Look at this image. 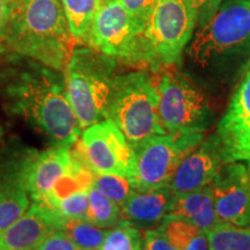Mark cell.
<instances>
[{
    "label": "cell",
    "instance_id": "1",
    "mask_svg": "<svg viewBox=\"0 0 250 250\" xmlns=\"http://www.w3.org/2000/svg\"><path fill=\"white\" fill-rule=\"evenodd\" d=\"M0 103L51 146H73L81 127L67 99L64 71L0 48Z\"/></svg>",
    "mask_w": 250,
    "mask_h": 250
},
{
    "label": "cell",
    "instance_id": "2",
    "mask_svg": "<svg viewBox=\"0 0 250 250\" xmlns=\"http://www.w3.org/2000/svg\"><path fill=\"white\" fill-rule=\"evenodd\" d=\"M62 0H13L0 48L64 71L73 49Z\"/></svg>",
    "mask_w": 250,
    "mask_h": 250
},
{
    "label": "cell",
    "instance_id": "3",
    "mask_svg": "<svg viewBox=\"0 0 250 250\" xmlns=\"http://www.w3.org/2000/svg\"><path fill=\"white\" fill-rule=\"evenodd\" d=\"M116 58L90 46L72 49L64 76L70 105L81 130L107 118Z\"/></svg>",
    "mask_w": 250,
    "mask_h": 250
},
{
    "label": "cell",
    "instance_id": "4",
    "mask_svg": "<svg viewBox=\"0 0 250 250\" xmlns=\"http://www.w3.org/2000/svg\"><path fill=\"white\" fill-rule=\"evenodd\" d=\"M107 118L134 147L149 137L167 133L159 117L158 86L146 72L115 77Z\"/></svg>",
    "mask_w": 250,
    "mask_h": 250
},
{
    "label": "cell",
    "instance_id": "5",
    "mask_svg": "<svg viewBox=\"0 0 250 250\" xmlns=\"http://www.w3.org/2000/svg\"><path fill=\"white\" fill-rule=\"evenodd\" d=\"M26 186L31 203L52 210L68 193L90 189L93 173L77 158L72 146H51L31 156L26 169Z\"/></svg>",
    "mask_w": 250,
    "mask_h": 250
},
{
    "label": "cell",
    "instance_id": "6",
    "mask_svg": "<svg viewBox=\"0 0 250 250\" xmlns=\"http://www.w3.org/2000/svg\"><path fill=\"white\" fill-rule=\"evenodd\" d=\"M195 27L184 0H156L140 37V64L156 70L179 62Z\"/></svg>",
    "mask_w": 250,
    "mask_h": 250
},
{
    "label": "cell",
    "instance_id": "7",
    "mask_svg": "<svg viewBox=\"0 0 250 250\" xmlns=\"http://www.w3.org/2000/svg\"><path fill=\"white\" fill-rule=\"evenodd\" d=\"M189 57L206 67L236 55H250V1L229 0L219 7L208 23L199 28Z\"/></svg>",
    "mask_w": 250,
    "mask_h": 250
},
{
    "label": "cell",
    "instance_id": "8",
    "mask_svg": "<svg viewBox=\"0 0 250 250\" xmlns=\"http://www.w3.org/2000/svg\"><path fill=\"white\" fill-rule=\"evenodd\" d=\"M204 139L201 131L155 134L134 146L136 183L138 190L169 186L184 159Z\"/></svg>",
    "mask_w": 250,
    "mask_h": 250
},
{
    "label": "cell",
    "instance_id": "9",
    "mask_svg": "<svg viewBox=\"0 0 250 250\" xmlns=\"http://www.w3.org/2000/svg\"><path fill=\"white\" fill-rule=\"evenodd\" d=\"M73 153L93 174L136 176L133 147L123 132L109 118L81 131Z\"/></svg>",
    "mask_w": 250,
    "mask_h": 250
},
{
    "label": "cell",
    "instance_id": "10",
    "mask_svg": "<svg viewBox=\"0 0 250 250\" xmlns=\"http://www.w3.org/2000/svg\"><path fill=\"white\" fill-rule=\"evenodd\" d=\"M143 30L121 0H109L99 8L83 44L127 64H140Z\"/></svg>",
    "mask_w": 250,
    "mask_h": 250
},
{
    "label": "cell",
    "instance_id": "11",
    "mask_svg": "<svg viewBox=\"0 0 250 250\" xmlns=\"http://www.w3.org/2000/svg\"><path fill=\"white\" fill-rule=\"evenodd\" d=\"M159 93V117L167 133L177 131L204 132L210 111L204 95L179 74L165 73L156 83Z\"/></svg>",
    "mask_w": 250,
    "mask_h": 250
},
{
    "label": "cell",
    "instance_id": "12",
    "mask_svg": "<svg viewBox=\"0 0 250 250\" xmlns=\"http://www.w3.org/2000/svg\"><path fill=\"white\" fill-rule=\"evenodd\" d=\"M213 139L226 164L241 162L250 171V62Z\"/></svg>",
    "mask_w": 250,
    "mask_h": 250
},
{
    "label": "cell",
    "instance_id": "13",
    "mask_svg": "<svg viewBox=\"0 0 250 250\" xmlns=\"http://www.w3.org/2000/svg\"><path fill=\"white\" fill-rule=\"evenodd\" d=\"M221 223L250 226V171L241 162L226 164L211 184Z\"/></svg>",
    "mask_w": 250,
    "mask_h": 250
},
{
    "label": "cell",
    "instance_id": "14",
    "mask_svg": "<svg viewBox=\"0 0 250 250\" xmlns=\"http://www.w3.org/2000/svg\"><path fill=\"white\" fill-rule=\"evenodd\" d=\"M225 165L214 139L202 142L184 159L168 188L173 193H183L210 187Z\"/></svg>",
    "mask_w": 250,
    "mask_h": 250
},
{
    "label": "cell",
    "instance_id": "15",
    "mask_svg": "<svg viewBox=\"0 0 250 250\" xmlns=\"http://www.w3.org/2000/svg\"><path fill=\"white\" fill-rule=\"evenodd\" d=\"M62 221L45 206L31 203L15 223L0 232V250H35L49 234L59 230Z\"/></svg>",
    "mask_w": 250,
    "mask_h": 250
},
{
    "label": "cell",
    "instance_id": "16",
    "mask_svg": "<svg viewBox=\"0 0 250 250\" xmlns=\"http://www.w3.org/2000/svg\"><path fill=\"white\" fill-rule=\"evenodd\" d=\"M171 198L173 192L168 187L137 190L121 206V219L139 229L160 226L169 208Z\"/></svg>",
    "mask_w": 250,
    "mask_h": 250
},
{
    "label": "cell",
    "instance_id": "17",
    "mask_svg": "<svg viewBox=\"0 0 250 250\" xmlns=\"http://www.w3.org/2000/svg\"><path fill=\"white\" fill-rule=\"evenodd\" d=\"M166 220L186 221L199 227L206 233L217 226L221 221L215 213L211 186L196 191L173 193L164 221Z\"/></svg>",
    "mask_w": 250,
    "mask_h": 250
},
{
    "label": "cell",
    "instance_id": "18",
    "mask_svg": "<svg viewBox=\"0 0 250 250\" xmlns=\"http://www.w3.org/2000/svg\"><path fill=\"white\" fill-rule=\"evenodd\" d=\"M27 166L9 177L0 193V232L22 217L31 204L26 186Z\"/></svg>",
    "mask_w": 250,
    "mask_h": 250
},
{
    "label": "cell",
    "instance_id": "19",
    "mask_svg": "<svg viewBox=\"0 0 250 250\" xmlns=\"http://www.w3.org/2000/svg\"><path fill=\"white\" fill-rule=\"evenodd\" d=\"M62 4L72 39L83 44L102 0H62Z\"/></svg>",
    "mask_w": 250,
    "mask_h": 250
},
{
    "label": "cell",
    "instance_id": "20",
    "mask_svg": "<svg viewBox=\"0 0 250 250\" xmlns=\"http://www.w3.org/2000/svg\"><path fill=\"white\" fill-rule=\"evenodd\" d=\"M176 250H210L208 233L182 220H166L158 227Z\"/></svg>",
    "mask_w": 250,
    "mask_h": 250
},
{
    "label": "cell",
    "instance_id": "21",
    "mask_svg": "<svg viewBox=\"0 0 250 250\" xmlns=\"http://www.w3.org/2000/svg\"><path fill=\"white\" fill-rule=\"evenodd\" d=\"M210 250H250V226L219 223L208 232Z\"/></svg>",
    "mask_w": 250,
    "mask_h": 250
},
{
    "label": "cell",
    "instance_id": "22",
    "mask_svg": "<svg viewBox=\"0 0 250 250\" xmlns=\"http://www.w3.org/2000/svg\"><path fill=\"white\" fill-rule=\"evenodd\" d=\"M86 220L100 228H111L121 221V208L92 186L88 191V212Z\"/></svg>",
    "mask_w": 250,
    "mask_h": 250
},
{
    "label": "cell",
    "instance_id": "23",
    "mask_svg": "<svg viewBox=\"0 0 250 250\" xmlns=\"http://www.w3.org/2000/svg\"><path fill=\"white\" fill-rule=\"evenodd\" d=\"M59 230L66 234L80 250H99L108 232L87 220H66Z\"/></svg>",
    "mask_w": 250,
    "mask_h": 250
},
{
    "label": "cell",
    "instance_id": "24",
    "mask_svg": "<svg viewBox=\"0 0 250 250\" xmlns=\"http://www.w3.org/2000/svg\"><path fill=\"white\" fill-rule=\"evenodd\" d=\"M35 152V149L29 148L17 140L5 144L0 142V193L9 177L24 167Z\"/></svg>",
    "mask_w": 250,
    "mask_h": 250
},
{
    "label": "cell",
    "instance_id": "25",
    "mask_svg": "<svg viewBox=\"0 0 250 250\" xmlns=\"http://www.w3.org/2000/svg\"><path fill=\"white\" fill-rule=\"evenodd\" d=\"M143 235L139 228L122 220L107 232L99 250H142Z\"/></svg>",
    "mask_w": 250,
    "mask_h": 250
},
{
    "label": "cell",
    "instance_id": "26",
    "mask_svg": "<svg viewBox=\"0 0 250 250\" xmlns=\"http://www.w3.org/2000/svg\"><path fill=\"white\" fill-rule=\"evenodd\" d=\"M93 187L120 206L138 190L133 180L111 174H93Z\"/></svg>",
    "mask_w": 250,
    "mask_h": 250
},
{
    "label": "cell",
    "instance_id": "27",
    "mask_svg": "<svg viewBox=\"0 0 250 250\" xmlns=\"http://www.w3.org/2000/svg\"><path fill=\"white\" fill-rule=\"evenodd\" d=\"M88 191L89 189L77 190L59 199L51 211L61 219L62 224L66 220H86L88 212Z\"/></svg>",
    "mask_w": 250,
    "mask_h": 250
},
{
    "label": "cell",
    "instance_id": "28",
    "mask_svg": "<svg viewBox=\"0 0 250 250\" xmlns=\"http://www.w3.org/2000/svg\"><path fill=\"white\" fill-rule=\"evenodd\" d=\"M195 18L196 26L204 27L214 17L220 7L221 0H184Z\"/></svg>",
    "mask_w": 250,
    "mask_h": 250
},
{
    "label": "cell",
    "instance_id": "29",
    "mask_svg": "<svg viewBox=\"0 0 250 250\" xmlns=\"http://www.w3.org/2000/svg\"><path fill=\"white\" fill-rule=\"evenodd\" d=\"M35 250H80L62 230H55L36 247Z\"/></svg>",
    "mask_w": 250,
    "mask_h": 250
},
{
    "label": "cell",
    "instance_id": "30",
    "mask_svg": "<svg viewBox=\"0 0 250 250\" xmlns=\"http://www.w3.org/2000/svg\"><path fill=\"white\" fill-rule=\"evenodd\" d=\"M144 250H176L159 228L146 229L143 234Z\"/></svg>",
    "mask_w": 250,
    "mask_h": 250
},
{
    "label": "cell",
    "instance_id": "31",
    "mask_svg": "<svg viewBox=\"0 0 250 250\" xmlns=\"http://www.w3.org/2000/svg\"><path fill=\"white\" fill-rule=\"evenodd\" d=\"M125 8L132 14V17L145 27L148 15L151 14L156 0H121Z\"/></svg>",
    "mask_w": 250,
    "mask_h": 250
},
{
    "label": "cell",
    "instance_id": "32",
    "mask_svg": "<svg viewBox=\"0 0 250 250\" xmlns=\"http://www.w3.org/2000/svg\"><path fill=\"white\" fill-rule=\"evenodd\" d=\"M13 9V0H0V44L7 33Z\"/></svg>",
    "mask_w": 250,
    "mask_h": 250
},
{
    "label": "cell",
    "instance_id": "33",
    "mask_svg": "<svg viewBox=\"0 0 250 250\" xmlns=\"http://www.w3.org/2000/svg\"><path fill=\"white\" fill-rule=\"evenodd\" d=\"M4 138V129H2V125L0 123V142Z\"/></svg>",
    "mask_w": 250,
    "mask_h": 250
},
{
    "label": "cell",
    "instance_id": "34",
    "mask_svg": "<svg viewBox=\"0 0 250 250\" xmlns=\"http://www.w3.org/2000/svg\"><path fill=\"white\" fill-rule=\"evenodd\" d=\"M105 1H109V0H102V2H105Z\"/></svg>",
    "mask_w": 250,
    "mask_h": 250
},
{
    "label": "cell",
    "instance_id": "35",
    "mask_svg": "<svg viewBox=\"0 0 250 250\" xmlns=\"http://www.w3.org/2000/svg\"><path fill=\"white\" fill-rule=\"evenodd\" d=\"M142 250H144V249H142Z\"/></svg>",
    "mask_w": 250,
    "mask_h": 250
}]
</instances>
